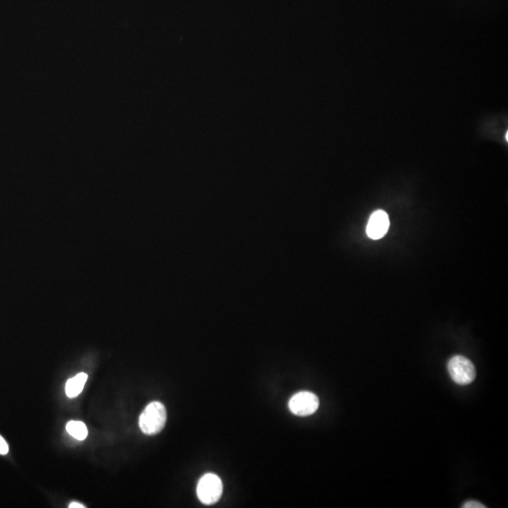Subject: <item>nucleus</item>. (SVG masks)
I'll list each match as a JSON object with an SVG mask.
<instances>
[{
	"label": "nucleus",
	"mask_w": 508,
	"mask_h": 508,
	"mask_svg": "<svg viewBox=\"0 0 508 508\" xmlns=\"http://www.w3.org/2000/svg\"><path fill=\"white\" fill-rule=\"evenodd\" d=\"M69 507L70 508H85L84 505H82L81 504H78V502H72V504L69 505Z\"/></svg>",
	"instance_id": "10"
},
{
	"label": "nucleus",
	"mask_w": 508,
	"mask_h": 508,
	"mask_svg": "<svg viewBox=\"0 0 508 508\" xmlns=\"http://www.w3.org/2000/svg\"><path fill=\"white\" fill-rule=\"evenodd\" d=\"M222 480L214 474H204L198 483L197 495L202 504H215L222 497Z\"/></svg>",
	"instance_id": "2"
},
{
	"label": "nucleus",
	"mask_w": 508,
	"mask_h": 508,
	"mask_svg": "<svg viewBox=\"0 0 508 508\" xmlns=\"http://www.w3.org/2000/svg\"><path fill=\"white\" fill-rule=\"evenodd\" d=\"M447 368L451 379L456 384L468 385L476 379V367L466 357L454 356L449 361Z\"/></svg>",
	"instance_id": "3"
},
{
	"label": "nucleus",
	"mask_w": 508,
	"mask_h": 508,
	"mask_svg": "<svg viewBox=\"0 0 508 508\" xmlns=\"http://www.w3.org/2000/svg\"><path fill=\"white\" fill-rule=\"evenodd\" d=\"M66 430L69 434L78 441H83L88 436V428L81 421H70L66 425Z\"/></svg>",
	"instance_id": "7"
},
{
	"label": "nucleus",
	"mask_w": 508,
	"mask_h": 508,
	"mask_svg": "<svg viewBox=\"0 0 508 508\" xmlns=\"http://www.w3.org/2000/svg\"><path fill=\"white\" fill-rule=\"evenodd\" d=\"M9 452V446H8L6 441L0 436V455H6Z\"/></svg>",
	"instance_id": "8"
},
{
	"label": "nucleus",
	"mask_w": 508,
	"mask_h": 508,
	"mask_svg": "<svg viewBox=\"0 0 508 508\" xmlns=\"http://www.w3.org/2000/svg\"><path fill=\"white\" fill-rule=\"evenodd\" d=\"M464 508H485V505L483 504H481V502H467L465 505H463Z\"/></svg>",
	"instance_id": "9"
},
{
	"label": "nucleus",
	"mask_w": 508,
	"mask_h": 508,
	"mask_svg": "<svg viewBox=\"0 0 508 508\" xmlns=\"http://www.w3.org/2000/svg\"><path fill=\"white\" fill-rule=\"evenodd\" d=\"M167 412L162 403L152 402L141 413L138 425L146 435L158 434L165 427Z\"/></svg>",
	"instance_id": "1"
},
{
	"label": "nucleus",
	"mask_w": 508,
	"mask_h": 508,
	"mask_svg": "<svg viewBox=\"0 0 508 508\" xmlns=\"http://www.w3.org/2000/svg\"><path fill=\"white\" fill-rule=\"evenodd\" d=\"M389 227L388 214L383 210H377L371 215L370 219L368 220L366 233L371 240H381L388 232Z\"/></svg>",
	"instance_id": "5"
},
{
	"label": "nucleus",
	"mask_w": 508,
	"mask_h": 508,
	"mask_svg": "<svg viewBox=\"0 0 508 508\" xmlns=\"http://www.w3.org/2000/svg\"><path fill=\"white\" fill-rule=\"evenodd\" d=\"M88 381V374L81 373L69 379L65 386L66 394L70 399L78 396L83 391L85 383Z\"/></svg>",
	"instance_id": "6"
},
{
	"label": "nucleus",
	"mask_w": 508,
	"mask_h": 508,
	"mask_svg": "<svg viewBox=\"0 0 508 508\" xmlns=\"http://www.w3.org/2000/svg\"><path fill=\"white\" fill-rule=\"evenodd\" d=\"M288 406L290 412L297 416H309L318 410L319 399L313 392H299L291 397Z\"/></svg>",
	"instance_id": "4"
}]
</instances>
